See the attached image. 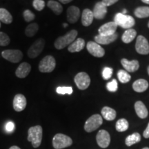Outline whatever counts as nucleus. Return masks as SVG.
I'll return each mask as SVG.
<instances>
[{
  "label": "nucleus",
  "instance_id": "f257e3e1",
  "mask_svg": "<svg viewBox=\"0 0 149 149\" xmlns=\"http://www.w3.org/2000/svg\"><path fill=\"white\" fill-rule=\"evenodd\" d=\"M77 31L76 30H71L66 35L58 37L54 43V46L57 50H61L67 46L71 44L75 40L77 36Z\"/></svg>",
  "mask_w": 149,
  "mask_h": 149
},
{
  "label": "nucleus",
  "instance_id": "f03ea898",
  "mask_svg": "<svg viewBox=\"0 0 149 149\" xmlns=\"http://www.w3.org/2000/svg\"><path fill=\"white\" fill-rule=\"evenodd\" d=\"M43 129L41 126H35L31 127L28 131V141L32 143L34 148H38L42 140Z\"/></svg>",
  "mask_w": 149,
  "mask_h": 149
},
{
  "label": "nucleus",
  "instance_id": "7ed1b4c3",
  "mask_svg": "<svg viewBox=\"0 0 149 149\" xmlns=\"http://www.w3.org/2000/svg\"><path fill=\"white\" fill-rule=\"evenodd\" d=\"M114 22L119 26L124 29H130L135 24V21L133 17L124 15L122 13H119L115 15Z\"/></svg>",
  "mask_w": 149,
  "mask_h": 149
},
{
  "label": "nucleus",
  "instance_id": "20e7f679",
  "mask_svg": "<svg viewBox=\"0 0 149 149\" xmlns=\"http://www.w3.org/2000/svg\"><path fill=\"white\" fill-rule=\"evenodd\" d=\"M72 144V139L64 134H56L53 139V146L55 149L65 148L71 146Z\"/></svg>",
  "mask_w": 149,
  "mask_h": 149
},
{
  "label": "nucleus",
  "instance_id": "39448f33",
  "mask_svg": "<svg viewBox=\"0 0 149 149\" xmlns=\"http://www.w3.org/2000/svg\"><path fill=\"white\" fill-rule=\"evenodd\" d=\"M56 66L55 59L53 56L47 55L40 61L39 70L41 72H51L55 70Z\"/></svg>",
  "mask_w": 149,
  "mask_h": 149
},
{
  "label": "nucleus",
  "instance_id": "423d86ee",
  "mask_svg": "<svg viewBox=\"0 0 149 149\" xmlns=\"http://www.w3.org/2000/svg\"><path fill=\"white\" fill-rule=\"evenodd\" d=\"M103 123L101 115L99 114L93 115L89 117L84 124V130L88 133H91L97 129Z\"/></svg>",
  "mask_w": 149,
  "mask_h": 149
},
{
  "label": "nucleus",
  "instance_id": "0eeeda50",
  "mask_svg": "<svg viewBox=\"0 0 149 149\" xmlns=\"http://www.w3.org/2000/svg\"><path fill=\"white\" fill-rule=\"evenodd\" d=\"M45 46V40L40 38L33 43V45L29 48L28 51V56L31 59L36 58L42 53Z\"/></svg>",
  "mask_w": 149,
  "mask_h": 149
},
{
  "label": "nucleus",
  "instance_id": "6e6552de",
  "mask_svg": "<svg viewBox=\"0 0 149 149\" xmlns=\"http://www.w3.org/2000/svg\"><path fill=\"white\" fill-rule=\"evenodd\" d=\"M74 83L80 90H86L91 84V78L86 72H81L75 75L74 79Z\"/></svg>",
  "mask_w": 149,
  "mask_h": 149
},
{
  "label": "nucleus",
  "instance_id": "1a4fd4ad",
  "mask_svg": "<svg viewBox=\"0 0 149 149\" xmlns=\"http://www.w3.org/2000/svg\"><path fill=\"white\" fill-rule=\"evenodd\" d=\"M3 58L12 63H18L22 60L23 53L19 50H5L1 53Z\"/></svg>",
  "mask_w": 149,
  "mask_h": 149
},
{
  "label": "nucleus",
  "instance_id": "9d476101",
  "mask_svg": "<svg viewBox=\"0 0 149 149\" xmlns=\"http://www.w3.org/2000/svg\"><path fill=\"white\" fill-rule=\"evenodd\" d=\"M135 49L136 51L141 55H148L149 53V43L146 37L142 35H139L137 37Z\"/></svg>",
  "mask_w": 149,
  "mask_h": 149
},
{
  "label": "nucleus",
  "instance_id": "9b49d317",
  "mask_svg": "<svg viewBox=\"0 0 149 149\" xmlns=\"http://www.w3.org/2000/svg\"><path fill=\"white\" fill-rule=\"evenodd\" d=\"M96 140L97 144L101 148H106L109 146L111 143V136L107 130H100L97 134Z\"/></svg>",
  "mask_w": 149,
  "mask_h": 149
},
{
  "label": "nucleus",
  "instance_id": "f8f14e48",
  "mask_svg": "<svg viewBox=\"0 0 149 149\" xmlns=\"http://www.w3.org/2000/svg\"><path fill=\"white\" fill-rule=\"evenodd\" d=\"M86 48L89 53L95 57H102L105 54L104 48L96 42H88L86 44Z\"/></svg>",
  "mask_w": 149,
  "mask_h": 149
},
{
  "label": "nucleus",
  "instance_id": "ddd939ff",
  "mask_svg": "<svg viewBox=\"0 0 149 149\" xmlns=\"http://www.w3.org/2000/svg\"><path fill=\"white\" fill-rule=\"evenodd\" d=\"M118 26L114 22H108V23L102 25L98 30L99 35H104V36H108L111 35L115 33V31L117 29Z\"/></svg>",
  "mask_w": 149,
  "mask_h": 149
},
{
  "label": "nucleus",
  "instance_id": "4468645a",
  "mask_svg": "<svg viewBox=\"0 0 149 149\" xmlns=\"http://www.w3.org/2000/svg\"><path fill=\"white\" fill-rule=\"evenodd\" d=\"M93 13L94 18L100 20L103 19L107 13V6L102 1H100L95 5Z\"/></svg>",
  "mask_w": 149,
  "mask_h": 149
},
{
  "label": "nucleus",
  "instance_id": "2eb2a0df",
  "mask_svg": "<svg viewBox=\"0 0 149 149\" xmlns=\"http://www.w3.org/2000/svg\"><path fill=\"white\" fill-rule=\"evenodd\" d=\"M26 99L22 94H17L15 96L13 100V108L17 112L24 111L26 107Z\"/></svg>",
  "mask_w": 149,
  "mask_h": 149
},
{
  "label": "nucleus",
  "instance_id": "dca6fc26",
  "mask_svg": "<svg viewBox=\"0 0 149 149\" xmlns=\"http://www.w3.org/2000/svg\"><path fill=\"white\" fill-rule=\"evenodd\" d=\"M80 17L79 8L74 6H71L67 10V19L69 23L74 24L78 21Z\"/></svg>",
  "mask_w": 149,
  "mask_h": 149
},
{
  "label": "nucleus",
  "instance_id": "f3484780",
  "mask_svg": "<svg viewBox=\"0 0 149 149\" xmlns=\"http://www.w3.org/2000/svg\"><path fill=\"white\" fill-rule=\"evenodd\" d=\"M31 70V66L29 63L23 62L22 63L18 68L16 69L15 74L19 78L26 77Z\"/></svg>",
  "mask_w": 149,
  "mask_h": 149
},
{
  "label": "nucleus",
  "instance_id": "a211bd4d",
  "mask_svg": "<svg viewBox=\"0 0 149 149\" xmlns=\"http://www.w3.org/2000/svg\"><path fill=\"white\" fill-rule=\"evenodd\" d=\"M121 64H122L123 67L125 68L127 72H133L138 70L139 67V61L137 60L128 61L127 59H122L121 60Z\"/></svg>",
  "mask_w": 149,
  "mask_h": 149
},
{
  "label": "nucleus",
  "instance_id": "6ab92c4d",
  "mask_svg": "<svg viewBox=\"0 0 149 149\" xmlns=\"http://www.w3.org/2000/svg\"><path fill=\"white\" fill-rule=\"evenodd\" d=\"M117 34L115 33V34L111 35H108V36H104V35H96L95 37V41L96 43H97L100 45V44H103V45H107V44H111V43L113 42L117 39Z\"/></svg>",
  "mask_w": 149,
  "mask_h": 149
},
{
  "label": "nucleus",
  "instance_id": "aec40b11",
  "mask_svg": "<svg viewBox=\"0 0 149 149\" xmlns=\"http://www.w3.org/2000/svg\"><path fill=\"white\" fill-rule=\"evenodd\" d=\"M94 15L93 11L88 8H86L83 10L81 15V24L84 26H89L93 23Z\"/></svg>",
  "mask_w": 149,
  "mask_h": 149
},
{
  "label": "nucleus",
  "instance_id": "412c9836",
  "mask_svg": "<svg viewBox=\"0 0 149 149\" xmlns=\"http://www.w3.org/2000/svg\"><path fill=\"white\" fill-rule=\"evenodd\" d=\"M85 46V41L82 38H77L71 44L68 46V50L70 53H76V52H79Z\"/></svg>",
  "mask_w": 149,
  "mask_h": 149
},
{
  "label": "nucleus",
  "instance_id": "4be33fe9",
  "mask_svg": "<svg viewBox=\"0 0 149 149\" xmlns=\"http://www.w3.org/2000/svg\"><path fill=\"white\" fill-rule=\"evenodd\" d=\"M135 110L137 116L141 119H145L147 117L148 114V110H147L146 106L141 101H137L135 104Z\"/></svg>",
  "mask_w": 149,
  "mask_h": 149
},
{
  "label": "nucleus",
  "instance_id": "5701e85b",
  "mask_svg": "<svg viewBox=\"0 0 149 149\" xmlns=\"http://www.w3.org/2000/svg\"><path fill=\"white\" fill-rule=\"evenodd\" d=\"M148 88V83L146 79H139L136 80L133 84V88L135 92L142 93Z\"/></svg>",
  "mask_w": 149,
  "mask_h": 149
},
{
  "label": "nucleus",
  "instance_id": "b1692460",
  "mask_svg": "<svg viewBox=\"0 0 149 149\" xmlns=\"http://www.w3.org/2000/svg\"><path fill=\"white\" fill-rule=\"evenodd\" d=\"M116 111L108 107H104L102 110V117L107 121H113L116 117Z\"/></svg>",
  "mask_w": 149,
  "mask_h": 149
},
{
  "label": "nucleus",
  "instance_id": "393cba45",
  "mask_svg": "<svg viewBox=\"0 0 149 149\" xmlns=\"http://www.w3.org/2000/svg\"><path fill=\"white\" fill-rule=\"evenodd\" d=\"M136 35H137V32H136L135 29H127L123 34L122 40L123 42L125 43V44H129L132 41H133L134 39L135 38Z\"/></svg>",
  "mask_w": 149,
  "mask_h": 149
},
{
  "label": "nucleus",
  "instance_id": "a878e982",
  "mask_svg": "<svg viewBox=\"0 0 149 149\" xmlns=\"http://www.w3.org/2000/svg\"><path fill=\"white\" fill-rule=\"evenodd\" d=\"M47 6L49 8H51L54 13L57 15H60L63 11V7L61 5V3L56 1H54V0L48 1L47 3Z\"/></svg>",
  "mask_w": 149,
  "mask_h": 149
},
{
  "label": "nucleus",
  "instance_id": "bb28decb",
  "mask_svg": "<svg viewBox=\"0 0 149 149\" xmlns=\"http://www.w3.org/2000/svg\"><path fill=\"white\" fill-rule=\"evenodd\" d=\"M0 22L6 24H10L13 22V17L6 9L0 8Z\"/></svg>",
  "mask_w": 149,
  "mask_h": 149
},
{
  "label": "nucleus",
  "instance_id": "cd10ccee",
  "mask_svg": "<svg viewBox=\"0 0 149 149\" xmlns=\"http://www.w3.org/2000/svg\"><path fill=\"white\" fill-rule=\"evenodd\" d=\"M135 15L138 18H146L149 17V7L140 6L135 9Z\"/></svg>",
  "mask_w": 149,
  "mask_h": 149
},
{
  "label": "nucleus",
  "instance_id": "c85d7f7f",
  "mask_svg": "<svg viewBox=\"0 0 149 149\" xmlns=\"http://www.w3.org/2000/svg\"><path fill=\"white\" fill-rule=\"evenodd\" d=\"M141 141V136L138 133H135L132 135H128L126 138L125 143L126 145L128 146H130L132 145L138 143Z\"/></svg>",
  "mask_w": 149,
  "mask_h": 149
},
{
  "label": "nucleus",
  "instance_id": "c756f323",
  "mask_svg": "<svg viewBox=\"0 0 149 149\" xmlns=\"http://www.w3.org/2000/svg\"><path fill=\"white\" fill-rule=\"evenodd\" d=\"M39 26L37 23H32L27 26L25 30V34L27 37H31L36 35V33L38 32Z\"/></svg>",
  "mask_w": 149,
  "mask_h": 149
},
{
  "label": "nucleus",
  "instance_id": "7c9ffc66",
  "mask_svg": "<svg viewBox=\"0 0 149 149\" xmlns=\"http://www.w3.org/2000/svg\"><path fill=\"white\" fill-rule=\"evenodd\" d=\"M128 122L126 119H120L117 121L115 124V128L118 132H124L128 130Z\"/></svg>",
  "mask_w": 149,
  "mask_h": 149
},
{
  "label": "nucleus",
  "instance_id": "2f4dec72",
  "mask_svg": "<svg viewBox=\"0 0 149 149\" xmlns=\"http://www.w3.org/2000/svg\"><path fill=\"white\" fill-rule=\"evenodd\" d=\"M117 77H118L119 80L120 82L123 84L127 83L130 80V75L127 71L124 70H120L117 72Z\"/></svg>",
  "mask_w": 149,
  "mask_h": 149
},
{
  "label": "nucleus",
  "instance_id": "473e14b6",
  "mask_svg": "<svg viewBox=\"0 0 149 149\" xmlns=\"http://www.w3.org/2000/svg\"><path fill=\"white\" fill-rule=\"evenodd\" d=\"M10 40L8 35L5 33L0 32V46H6L10 44Z\"/></svg>",
  "mask_w": 149,
  "mask_h": 149
},
{
  "label": "nucleus",
  "instance_id": "72a5a7b5",
  "mask_svg": "<svg viewBox=\"0 0 149 149\" xmlns=\"http://www.w3.org/2000/svg\"><path fill=\"white\" fill-rule=\"evenodd\" d=\"M56 91L58 94L71 95L72 93V88L70 86H59L56 89Z\"/></svg>",
  "mask_w": 149,
  "mask_h": 149
},
{
  "label": "nucleus",
  "instance_id": "f704fd0d",
  "mask_svg": "<svg viewBox=\"0 0 149 149\" xmlns=\"http://www.w3.org/2000/svg\"><path fill=\"white\" fill-rule=\"evenodd\" d=\"M33 6L35 10L41 11L45 7V1L44 0H34L33 2Z\"/></svg>",
  "mask_w": 149,
  "mask_h": 149
},
{
  "label": "nucleus",
  "instance_id": "c9c22d12",
  "mask_svg": "<svg viewBox=\"0 0 149 149\" xmlns=\"http://www.w3.org/2000/svg\"><path fill=\"white\" fill-rule=\"evenodd\" d=\"M107 90L110 92H116L118 88V85H117V81L116 79H113L111 81H110L107 84Z\"/></svg>",
  "mask_w": 149,
  "mask_h": 149
},
{
  "label": "nucleus",
  "instance_id": "e433bc0d",
  "mask_svg": "<svg viewBox=\"0 0 149 149\" xmlns=\"http://www.w3.org/2000/svg\"><path fill=\"white\" fill-rule=\"evenodd\" d=\"M113 72V68H110V67H105L104 68L103 71H102V77L106 80L109 79L112 77Z\"/></svg>",
  "mask_w": 149,
  "mask_h": 149
},
{
  "label": "nucleus",
  "instance_id": "4c0bfd02",
  "mask_svg": "<svg viewBox=\"0 0 149 149\" xmlns=\"http://www.w3.org/2000/svg\"><path fill=\"white\" fill-rule=\"evenodd\" d=\"M24 18L26 22H30L35 19V14L30 10H26L24 12Z\"/></svg>",
  "mask_w": 149,
  "mask_h": 149
},
{
  "label": "nucleus",
  "instance_id": "58836bf2",
  "mask_svg": "<svg viewBox=\"0 0 149 149\" xmlns=\"http://www.w3.org/2000/svg\"><path fill=\"white\" fill-rule=\"evenodd\" d=\"M15 128V124L13 122H8L6 124V130L7 132H12L13 131Z\"/></svg>",
  "mask_w": 149,
  "mask_h": 149
},
{
  "label": "nucleus",
  "instance_id": "ea45409f",
  "mask_svg": "<svg viewBox=\"0 0 149 149\" xmlns=\"http://www.w3.org/2000/svg\"><path fill=\"white\" fill-rule=\"evenodd\" d=\"M119 0H102V2L107 6H110L113 5L114 3L117 2Z\"/></svg>",
  "mask_w": 149,
  "mask_h": 149
},
{
  "label": "nucleus",
  "instance_id": "a19ab883",
  "mask_svg": "<svg viewBox=\"0 0 149 149\" xmlns=\"http://www.w3.org/2000/svg\"><path fill=\"white\" fill-rule=\"evenodd\" d=\"M143 135H144L145 138H149V123L148 126H147L146 128L144 131V133H143Z\"/></svg>",
  "mask_w": 149,
  "mask_h": 149
},
{
  "label": "nucleus",
  "instance_id": "79ce46f5",
  "mask_svg": "<svg viewBox=\"0 0 149 149\" xmlns=\"http://www.w3.org/2000/svg\"><path fill=\"white\" fill-rule=\"evenodd\" d=\"M59 1H60L61 3H64V4H66V3H70V1H72V0H59Z\"/></svg>",
  "mask_w": 149,
  "mask_h": 149
},
{
  "label": "nucleus",
  "instance_id": "37998d69",
  "mask_svg": "<svg viewBox=\"0 0 149 149\" xmlns=\"http://www.w3.org/2000/svg\"><path fill=\"white\" fill-rule=\"evenodd\" d=\"M9 149H21V148H19L18 146H12V147H10V148Z\"/></svg>",
  "mask_w": 149,
  "mask_h": 149
},
{
  "label": "nucleus",
  "instance_id": "c03bdc74",
  "mask_svg": "<svg viewBox=\"0 0 149 149\" xmlns=\"http://www.w3.org/2000/svg\"><path fill=\"white\" fill-rule=\"evenodd\" d=\"M141 1H142V2L149 4V0H141Z\"/></svg>",
  "mask_w": 149,
  "mask_h": 149
},
{
  "label": "nucleus",
  "instance_id": "a18cd8bd",
  "mask_svg": "<svg viewBox=\"0 0 149 149\" xmlns=\"http://www.w3.org/2000/svg\"><path fill=\"white\" fill-rule=\"evenodd\" d=\"M122 14H124V15H126V13H127V10H126V9H124V10H123V12L122 13Z\"/></svg>",
  "mask_w": 149,
  "mask_h": 149
},
{
  "label": "nucleus",
  "instance_id": "49530a36",
  "mask_svg": "<svg viewBox=\"0 0 149 149\" xmlns=\"http://www.w3.org/2000/svg\"><path fill=\"white\" fill-rule=\"evenodd\" d=\"M63 25H64V28H66L67 26H68V24H66V23H64V24H63Z\"/></svg>",
  "mask_w": 149,
  "mask_h": 149
},
{
  "label": "nucleus",
  "instance_id": "de8ad7c7",
  "mask_svg": "<svg viewBox=\"0 0 149 149\" xmlns=\"http://www.w3.org/2000/svg\"><path fill=\"white\" fill-rule=\"evenodd\" d=\"M147 72H148V74H149V66H148V68H147Z\"/></svg>",
  "mask_w": 149,
  "mask_h": 149
},
{
  "label": "nucleus",
  "instance_id": "09e8293b",
  "mask_svg": "<svg viewBox=\"0 0 149 149\" xmlns=\"http://www.w3.org/2000/svg\"><path fill=\"white\" fill-rule=\"evenodd\" d=\"M142 149H149V148H148V147H145V148H142Z\"/></svg>",
  "mask_w": 149,
  "mask_h": 149
},
{
  "label": "nucleus",
  "instance_id": "8fccbe9b",
  "mask_svg": "<svg viewBox=\"0 0 149 149\" xmlns=\"http://www.w3.org/2000/svg\"><path fill=\"white\" fill-rule=\"evenodd\" d=\"M1 22H0V28H1Z\"/></svg>",
  "mask_w": 149,
  "mask_h": 149
},
{
  "label": "nucleus",
  "instance_id": "3c124183",
  "mask_svg": "<svg viewBox=\"0 0 149 149\" xmlns=\"http://www.w3.org/2000/svg\"><path fill=\"white\" fill-rule=\"evenodd\" d=\"M148 28H149V22H148Z\"/></svg>",
  "mask_w": 149,
  "mask_h": 149
}]
</instances>
